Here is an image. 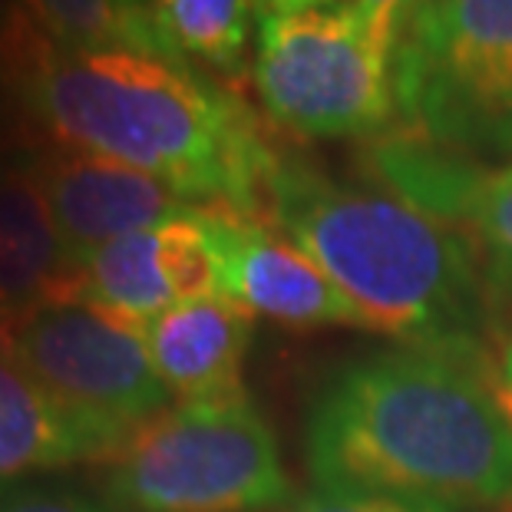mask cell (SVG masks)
<instances>
[{
	"instance_id": "obj_17",
	"label": "cell",
	"mask_w": 512,
	"mask_h": 512,
	"mask_svg": "<svg viewBox=\"0 0 512 512\" xmlns=\"http://www.w3.org/2000/svg\"><path fill=\"white\" fill-rule=\"evenodd\" d=\"M0 512H113L103 496H93L57 479H14L0 483Z\"/></svg>"
},
{
	"instance_id": "obj_6",
	"label": "cell",
	"mask_w": 512,
	"mask_h": 512,
	"mask_svg": "<svg viewBox=\"0 0 512 512\" xmlns=\"http://www.w3.org/2000/svg\"><path fill=\"white\" fill-rule=\"evenodd\" d=\"M255 93L271 123L311 139H374L397 116L394 53L354 4L258 20Z\"/></svg>"
},
{
	"instance_id": "obj_4",
	"label": "cell",
	"mask_w": 512,
	"mask_h": 512,
	"mask_svg": "<svg viewBox=\"0 0 512 512\" xmlns=\"http://www.w3.org/2000/svg\"><path fill=\"white\" fill-rule=\"evenodd\" d=\"M103 463L113 512H261L294 493L275 430L248 390L172 403Z\"/></svg>"
},
{
	"instance_id": "obj_11",
	"label": "cell",
	"mask_w": 512,
	"mask_h": 512,
	"mask_svg": "<svg viewBox=\"0 0 512 512\" xmlns=\"http://www.w3.org/2000/svg\"><path fill=\"white\" fill-rule=\"evenodd\" d=\"M30 162L73 271L116 238L202 209L169 182L93 152L47 149Z\"/></svg>"
},
{
	"instance_id": "obj_7",
	"label": "cell",
	"mask_w": 512,
	"mask_h": 512,
	"mask_svg": "<svg viewBox=\"0 0 512 512\" xmlns=\"http://www.w3.org/2000/svg\"><path fill=\"white\" fill-rule=\"evenodd\" d=\"M0 347L76 420L100 433L113 453L143 423L172 407L143 324L80 294L0 318Z\"/></svg>"
},
{
	"instance_id": "obj_8",
	"label": "cell",
	"mask_w": 512,
	"mask_h": 512,
	"mask_svg": "<svg viewBox=\"0 0 512 512\" xmlns=\"http://www.w3.org/2000/svg\"><path fill=\"white\" fill-rule=\"evenodd\" d=\"M367 172L403 202L456 228L473 248L496 304H512V169L410 133H387L364 152Z\"/></svg>"
},
{
	"instance_id": "obj_2",
	"label": "cell",
	"mask_w": 512,
	"mask_h": 512,
	"mask_svg": "<svg viewBox=\"0 0 512 512\" xmlns=\"http://www.w3.org/2000/svg\"><path fill=\"white\" fill-rule=\"evenodd\" d=\"M314 489L390 493L450 506L512 499V427L483 370L390 347L334 367L304 420Z\"/></svg>"
},
{
	"instance_id": "obj_15",
	"label": "cell",
	"mask_w": 512,
	"mask_h": 512,
	"mask_svg": "<svg viewBox=\"0 0 512 512\" xmlns=\"http://www.w3.org/2000/svg\"><path fill=\"white\" fill-rule=\"evenodd\" d=\"M258 0H152V24L172 57L242 73Z\"/></svg>"
},
{
	"instance_id": "obj_1",
	"label": "cell",
	"mask_w": 512,
	"mask_h": 512,
	"mask_svg": "<svg viewBox=\"0 0 512 512\" xmlns=\"http://www.w3.org/2000/svg\"><path fill=\"white\" fill-rule=\"evenodd\" d=\"M0 93L50 149L126 162L199 205L268 219L281 152L192 63L126 47L63 50L24 10L0 37Z\"/></svg>"
},
{
	"instance_id": "obj_20",
	"label": "cell",
	"mask_w": 512,
	"mask_h": 512,
	"mask_svg": "<svg viewBox=\"0 0 512 512\" xmlns=\"http://www.w3.org/2000/svg\"><path fill=\"white\" fill-rule=\"evenodd\" d=\"M483 380L496 400V407L503 410L506 423L512 427V328L493 334V341H489L483 361Z\"/></svg>"
},
{
	"instance_id": "obj_21",
	"label": "cell",
	"mask_w": 512,
	"mask_h": 512,
	"mask_svg": "<svg viewBox=\"0 0 512 512\" xmlns=\"http://www.w3.org/2000/svg\"><path fill=\"white\" fill-rule=\"evenodd\" d=\"M268 7V14H298V10H314V7H331L334 0H258Z\"/></svg>"
},
{
	"instance_id": "obj_13",
	"label": "cell",
	"mask_w": 512,
	"mask_h": 512,
	"mask_svg": "<svg viewBox=\"0 0 512 512\" xmlns=\"http://www.w3.org/2000/svg\"><path fill=\"white\" fill-rule=\"evenodd\" d=\"M73 265L34 162L0 166V318L63 298Z\"/></svg>"
},
{
	"instance_id": "obj_22",
	"label": "cell",
	"mask_w": 512,
	"mask_h": 512,
	"mask_svg": "<svg viewBox=\"0 0 512 512\" xmlns=\"http://www.w3.org/2000/svg\"><path fill=\"white\" fill-rule=\"evenodd\" d=\"M20 14H24V4H20V0H0V37L17 24Z\"/></svg>"
},
{
	"instance_id": "obj_23",
	"label": "cell",
	"mask_w": 512,
	"mask_h": 512,
	"mask_svg": "<svg viewBox=\"0 0 512 512\" xmlns=\"http://www.w3.org/2000/svg\"><path fill=\"white\" fill-rule=\"evenodd\" d=\"M119 4H123L126 10H136V14H146V10L152 7L149 0H119Z\"/></svg>"
},
{
	"instance_id": "obj_24",
	"label": "cell",
	"mask_w": 512,
	"mask_h": 512,
	"mask_svg": "<svg viewBox=\"0 0 512 512\" xmlns=\"http://www.w3.org/2000/svg\"><path fill=\"white\" fill-rule=\"evenodd\" d=\"M437 4H443V0H417V7H413V14H417V10H423V7H437Z\"/></svg>"
},
{
	"instance_id": "obj_9",
	"label": "cell",
	"mask_w": 512,
	"mask_h": 512,
	"mask_svg": "<svg viewBox=\"0 0 512 512\" xmlns=\"http://www.w3.org/2000/svg\"><path fill=\"white\" fill-rule=\"evenodd\" d=\"M70 294L143 328L185 301L222 294V261L209 205L100 248L73 271Z\"/></svg>"
},
{
	"instance_id": "obj_14",
	"label": "cell",
	"mask_w": 512,
	"mask_h": 512,
	"mask_svg": "<svg viewBox=\"0 0 512 512\" xmlns=\"http://www.w3.org/2000/svg\"><path fill=\"white\" fill-rule=\"evenodd\" d=\"M110 456L100 433L76 420L0 347V483Z\"/></svg>"
},
{
	"instance_id": "obj_18",
	"label": "cell",
	"mask_w": 512,
	"mask_h": 512,
	"mask_svg": "<svg viewBox=\"0 0 512 512\" xmlns=\"http://www.w3.org/2000/svg\"><path fill=\"white\" fill-rule=\"evenodd\" d=\"M288 512H460V506L437 503V499H417V496L311 489V493L301 496Z\"/></svg>"
},
{
	"instance_id": "obj_3",
	"label": "cell",
	"mask_w": 512,
	"mask_h": 512,
	"mask_svg": "<svg viewBox=\"0 0 512 512\" xmlns=\"http://www.w3.org/2000/svg\"><path fill=\"white\" fill-rule=\"evenodd\" d=\"M268 219L318 261L367 331L483 370L496 301L456 228L291 156L271 172Z\"/></svg>"
},
{
	"instance_id": "obj_10",
	"label": "cell",
	"mask_w": 512,
	"mask_h": 512,
	"mask_svg": "<svg viewBox=\"0 0 512 512\" xmlns=\"http://www.w3.org/2000/svg\"><path fill=\"white\" fill-rule=\"evenodd\" d=\"M209 225L219 245L222 294L248 314L294 331L364 328L361 314L341 288L318 268V261L278 232L275 222L209 205Z\"/></svg>"
},
{
	"instance_id": "obj_16",
	"label": "cell",
	"mask_w": 512,
	"mask_h": 512,
	"mask_svg": "<svg viewBox=\"0 0 512 512\" xmlns=\"http://www.w3.org/2000/svg\"><path fill=\"white\" fill-rule=\"evenodd\" d=\"M37 27L63 50H143L172 57L162 43L152 10L136 14L119 0H20ZM179 60V57H172Z\"/></svg>"
},
{
	"instance_id": "obj_19",
	"label": "cell",
	"mask_w": 512,
	"mask_h": 512,
	"mask_svg": "<svg viewBox=\"0 0 512 512\" xmlns=\"http://www.w3.org/2000/svg\"><path fill=\"white\" fill-rule=\"evenodd\" d=\"M354 7L380 47L397 57V47L403 34H407V24L413 17L417 0H354Z\"/></svg>"
},
{
	"instance_id": "obj_12",
	"label": "cell",
	"mask_w": 512,
	"mask_h": 512,
	"mask_svg": "<svg viewBox=\"0 0 512 512\" xmlns=\"http://www.w3.org/2000/svg\"><path fill=\"white\" fill-rule=\"evenodd\" d=\"M255 334V314L228 294L185 301L146 328L159 380L176 403L245 394L242 364Z\"/></svg>"
},
{
	"instance_id": "obj_5",
	"label": "cell",
	"mask_w": 512,
	"mask_h": 512,
	"mask_svg": "<svg viewBox=\"0 0 512 512\" xmlns=\"http://www.w3.org/2000/svg\"><path fill=\"white\" fill-rule=\"evenodd\" d=\"M394 93L403 133L456 152L512 149V0H443L410 17Z\"/></svg>"
}]
</instances>
